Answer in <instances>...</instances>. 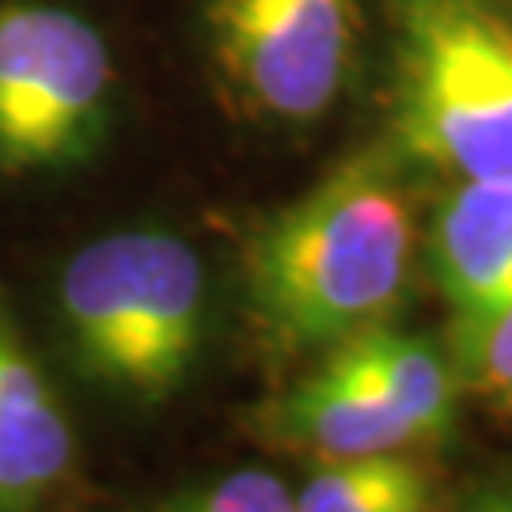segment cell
I'll return each mask as SVG.
<instances>
[{
	"mask_svg": "<svg viewBox=\"0 0 512 512\" xmlns=\"http://www.w3.org/2000/svg\"><path fill=\"white\" fill-rule=\"evenodd\" d=\"M414 266L399 152H361L243 239V300L258 342L293 357L387 323Z\"/></svg>",
	"mask_w": 512,
	"mask_h": 512,
	"instance_id": "obj_1",
	"label": "cell"
},
{
	"mask_svg": "<svg viewBox=\"0 0 512 512\" xmlns=\"http://www.w3.org/2000/svg\"><path fill=\"white\" fill-rule=\"evenodd\" d=\"M395 152L456 179H512V23L478 0H403Z\"/></svg>",
	"mask_w": 512,
	"mask_h": 512,
	"instance_id": "obj_4",
	"label": "cell"
},
{
	"mask_svg": "<svg viewBox=\"0 0 512 512\" xmlns=\"http://www.w3.org/2000/svg\"><path fill=\"white\" fill-rule=\"evenodd\" d=\"M467 512H512V490H501V494L478 497V501Z\"/></svg>",
	"mask_w": 512,
	"mask_h": 512,
	"instance_id": "obj_13",
	"label": "cell"
},
{
	"mask_svg": "<svg viewBox=\"0 0 512 512\" xmlns=\"http://www.w3.org/2000/svg\"><path fill=\"white\" fill-rule=\"evenodd\" d=\"M330 368L353 376L395 406L421 440H444L456 429V368L433 342L387 323L357 330L327 357Z\"/></svg>",
	"mask_w": 512,
	"mask_h": 512,
	"instance_id": "obj_9",
	"label": "cell"
},
{
	"mask_svg": "<svg viewBox=\"0 0 512 512\" xmlns=\"http://www.w3.org/2000/svg\"><path fill=\"white\" fill-rule=\"evenodd\" d=\"M73 471L69 410L0 281V512H50Z\"/></svg>",
	"mask_w": 512,
	"mask_h": 512,
	"instance_id": "obj_6",
	"label": "cell"
},
{
	"mask_svg": "<svg viewBox=\"0 0 512 512\" xmlns=\"http://www.w3.org/2000/svg\"><path fill=\"white\" fill-rule=\"evenodd\" d=\"M357 0H194L205 76L255 122H311L353 69Z\"/></svg>",
	"mask_w": 512,
	"mask_h": 512,
	"instance_id": "obj_5",
	"label": "cell"
},
{
	"mask_svg": "<svg viewBox=\"0 0 512 512\" xmlns=\"http://www.w3.org/2000/svg\"><path fill=\"white\" fill-rule=\"evenodd\" d=\"M61 357L99 395L164 406L194 380L209 338V270L194 239L141 220L76 243L50 277Z\"/></svg>",
	"mask_w": 512,
	"mask_h": 512,
	"instance_id": "obj_2",
	"label": "cell"
},
{
	"mask_svg": "<svg viewBox=\"0 0 512 512\" xmlns=\"http://www.w3.org/2000/svg\"><path fill=\"white\" fill-rule=\"evenodd\" d=\"M152 512H296L293 490L270 471H232Z\"/></svg>",
	"mask_w": 512,
	"mask_h": 512,
	"instance_id": "obj_12",
	"label": "cell"
},
{
	"mask_svg": "<svg viewBox=\"0 0 512 512\" xmlns=\"http://www.w3.org/2000/svg\"><path fill=\"white\" fill-rule=\"evenodd\" d=\"M429 270L456 315L452 338L475 334L512 304V179H463L444 194Z\"/></svg>",
	"mask_w": 512,
	"mask_h": 512,
	"instance_id": "obj_7",
	"label": "cell"
},
{
	"mask_svg": "<svg viewBox=\"0 0 512 512\" xmlns=\"http://www.w3.org/2000/svg\"><path fill=\"white\" fill-rule=\"evenodd\" d=\"M126 99V54L88 0H0V194L92 171Z\"/></svg>",
	"mask_w": 512,
	"mask_h": 512,
	"instance_id": "obj_3",
	"label": "cell"
},
{
	"mask_svg": "<svg viewBox=\"0 0 512 512\" xmlns=\"http://www.w3.org/2000/svg\"><path fill=\"white\" fill-rule=\"evenodd\" d=\"M456 376L486 406L512 418V304L475 334L456 338Z\"/></svg>",
	"mask_w": 512,
	"mask_h": 512,
	"instance_id": "obj_11",
	"label": "cell"
},
{
	"mask_svg": "<svg viewBox=\"0 0 512 512\" xmlns=\"http://www.w3.org/2000/svg\"><path fill=\"white\" fill-rule=\"evenodd\" d=\"M251 429L274 448L304 452L323 463L403 452L410 444H421L410 421L384 395L330 365L266 399L251 418Z\"/></svg>",
	"mask_w": 512,
	"mask_h": 512,
	"instance_id": "obj_8",
	"label": "cell"
},
{
	"mask_svg": "<svg viewBox=\"0 0 512 512\" xmlns=\"http://www.w3.org/2000/svg\"><path fill=\"white\" fill-rule=\"evenodd\" d=\"M433 482L421 463L380 456L327 459L296 497V512H429Z\"/></svg>",
	"mask_w": 512,
	"mask_h": 512,
	"instance_id": "obj_10",
	"label": "cell"
}]
</instances>
